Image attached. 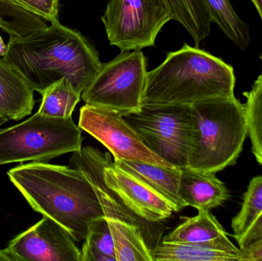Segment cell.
Wrapping results in <instances>:
<instances>
[{
    "label": "cell",
    "instance_id": "e0dca14e",
    "mask_svg": "<svg viewBox=\"0 0 262 261\" xmlns=\"http://www.w3.org/2000/svg\"><path fill=\"white\" fill-rule=\"evenodd\" d=\"M172 20L178 21L189 32L199 47L211 32L212 21L203 0H163Z\"/></svg>",
    "mask_w": 262,
    "mask_h": 261
},
{
    "label": "cell",
    "instance_id": "8992f818",
    "mask_svg": "<svg viewBox=\"0 0 262 261\" xmlns=\"http://www.w3.org/2000/svg\"><path fill=\"white\" fill-rule=\"evenodd\" d=\"M123 116L151 151L176 168L187 167L196 135L190 105H143Z\"/></svg>",
    "mask_w": 262,
    "mask_h": 261
},
{
    "label": "cell",
    "instance_id": "4fadbf2b",
    "mask_svg": "<svg viewBox=\"0 0 262 261\" xmlns=\"http://www.w3.org/2000/svg\"><path fill=\"white\" fill-rule=\"evenodd\" d=\"M198 211V215L194 217L180 218L183 222L163 237L161 242L210 245L220 251L244 256L243 251L229 240L228 233L209 210Z\"/></svg>",
    "mask_w": 262,
    "mask_h": 261
},
{
    "label": "cell",
    "instance_id": "44dd1931",
    "mask_svg": "<svg viewBox=\"0 0 262 261\" xmlns=\"http://www.w3.org/2000/svg\"><path fill=\"white\" fill-rule=\"evenodd\" d=\"M40 93L42 98L38 112L52 117H71L81 98V92L66 78L51 84Z\"/></svg>",
    "mask_w": 262,
    "mask_h": 261
},
{
    "label": "cell",
    "instance_id": "8fae6325",
    "mask_svg": "<svg viewBox=\"0 0 262 261\" xmlns=\"http://www.w3.org/2000/svg\"><path fill=\"white\" fill-rule=\"evenodd\" d=\"M111 159L112 155L108 152L101 153L98 149L87 146L82 147L80 151L73 153L70 163L81 170L92 184L105 219L121 221L140 227L143 230L146 243L150 248L149 242L157 238L156 223L146 222L131 212L118 195L104 182V167Z\"/></svg>",
    "mask_w": 262,
    "mask_h": 261
},
{
    "label": "cell",
    "instance_id": "4316f807",
    "mask_svg": "<svg viewBox=\"0 0 262 261\" xmlns=\"http://www.w3.org/2000/svg\"><path fill=\"white\" fill-rule=\"evenodd\" d=\"M262 241V213L247 232L236 241L239 248L243 251L251 245Z\"/></svg>",
    "mask_w": 262,
    "mask_h": 261
},
{
    "label": "cell",
    "instance_id": "4dcf8cb0",
    "mask_svg": "<svg viewBox=\"0 0 262 261\" xmlns=\"http://www.w3.org/2000/svg\"><path fill=\"white\" fill-rule=\"evenodd\" d=\"M252 2L253 3V4L255 5L257 10H258L262 21V0H252Z\"/></svg>",
    "mask_w": 262,
    "mask_h": 261
},
{
    "label": "cell",
    "instance_id": "7c38bea8",
    "mask_svg": "<svg viewBox=\"0 0 262 261\" xmlns=\"http://www.w3.org/2000/svg\"><path fill=\"white\" fill-rule=\"evenodd\" d=\"M104 179L131 212L146 222L158 223L175 212L166 198L134 173L115 165L112 159L104 167Z\"/></svg>",
    "mask_w": 262,
    "mask_h": 261
},
{
    "label": "cell",
    "instance_id": "83f0119b",
    "mask_svg": "<svg viewBox=\"0 0 262 261\" xmlns=\"http://www.w3.org/2000/svg\"><path fill=\"white\" fill-rule=\"evenodd\" d=\"M246 261H262V241L243 250Z\"/></svg>",
    "mask_w": 262,
    "mask_h": 261
},
{
    "label": "cell",
    "instance_id": "52a82bcc",
    "mask_svg": "<svg viewBox=\"0 0 262 261\" xmlns=\"http://www.w3.org/2000/svg\"><path fill=\"white\" fill-rule=\"evenodd\" d=\"M147 61L141 51H124L101 65L81 93L89 105L116 110L121 114L137 112L143 105Z\"/></svg>",
    "mask_w": 262,
    "mask_h": 261
},
{
    "label": "cell",
    "instance_id": "6da1fadb",
    "mask_svg": "<svg viewBox=\"0 0 262 261\" xmlns=\"http://www.w3.org/2000/svg\"><path fill=\"white\" fill-rule=\"evenodd\" d=\"M3 58L38 93L63 78L82 93L102 65L94 44L60 22L26 36L10 37Z\"/></svg>",
    "mask_w": 262,
    "mask_h": 261
},
{
    "label": "cell",
    "instance_id": "30bf717a",
    "mask_svg": "<svg viewBox=\"0 0 262 261\" xmlns=\"http://www.w3.org/2000/svg\"><path fill=\"white\" fill-rule=\"evenodd\" d=\"M7 249L18 261H81L73 238L46 216L11 241Z\"/></svg>",
    "mask_w": 262,
    "mask_h": 261
},
{
    "label": "cell",
    "instance_id": "3957f363",
    "mask_svg": "<svg viewBox=\"0 0 262 261\" xmlns=\"http://www.w3.org/2000/svg\"><path fill=\"white\" fill-rule=\"evenodd\" d=\"M235 85L232 66L185 44L148 72L143 105H192L210 98H232Z\"/></svg>",
    "mask_w": 262,
    "mask_h": 261
},
{
    "label": "cell",
    "instance_id": "d4e9b609",
    "mask_svg": "<svg viewBox=\"0 0 262 261\" xmlns=\"http://www.w3.org/2000/svg\"><path fill=\"white\" fill-rule=\"evenodd\" d=\"M262 213V176L253 178L243 196L241 209L232 219L235 240L244 235Z\"/></svg>",
    "mask_w": 262,
    "mask_h": 261
},
{
    "label": "cell",
    "instance_id": "603a6c76",
    "mask_svg": "<svg viewBox=\"0 0 262 261\" xmlns=\"http://www.w3.org/2000/svg\"><path fill=\"white\" fill-rule=\"evenodd\" d=\"M81 261H117L115 243L105 217L89 222Z\"/></svg>",
    "mask_w": 262,
    "mask_h": 261
},
{
    "label": "cell",
    "instance_id": "1f68e13d",
    "mask_svg": "<svg viewBox=\"0 0 262 261\" xmlns=\"http://www.w3.org/2000/svg\"><path fill=\"white\" fill-rule=\"evenodd\" d=\"M8 121H9V119L5 115H3V113H0V127L3 126V124H6Z\"/></svg>",
    "mask_w": 262,
    "mask_h": 261
},
{
    "label": "cell",
    "instance_id": "d6a6232c",
    "mask_svg": "<svg viewBox=\"0 0 262 261\" xmlns=\"http://www.w3.org/2000/svg\"><path fill=\"white\" fill-rule=\"evenodd\" d=\"M260 58H261V61H262V53H261V57H260Z\"/></svg>",
    "mask_w": 262,
    "mask_h": 261
},
{
    "label": "cell",
    "instance_id": "2e32d148",
    "mask_svg": "<svg viewBox=\"0 0 262 261\" xmlns=\"http://www.w3.org/2000/svg\"><path fill=\"white\" fill-rule=\"evenodd\" d=\"M114 163L128 170L166 198L173 207L175 212L186 208V204L179 196L181 170L165 167L140 161L115 159Z\"/></svg>",
    "mask_w": 262,
    "mask_h": 261
},
{
    "label": "cell",
    "instance_id": "7402d4cb",
    "mask_svg": "<svg viewBox=\"0 0 262 261\" xmlns=\"http://www.w3.org/2000/svg\"><path fill=\"white\" fill-rule=\"evenodd\" d=\"M47 26L44 18L15 0H0V28L9 37L26 36Z\"/></svg>",
    "mask_w": 262,
    "mask_h": 261
},
{
    "label": "cell",
    "instance_id": "ac0fdd59",
    "mask_svg": "<svg viewBox=\"0 0 262 261\" xmlns=\"http://www.w3.org/2000/svg\"><path fill=\"white\" fill-rule=\"evenodd\" d=\"M107 221L115 243L117 261H154L152 251L140 227L121 221Z\"/></svg>",
    "mask_w": 262,
    "mask_h": 261
},
{
    "label": "cell",
    "instance_id": "ffe728a7",
    "mask_svg": "<svg viewBox=\"0 0 262 261\" xmlns=\"http://www.w3.org/2000/svg\"><path fill=\"white\" fill-rule=\"evenodd\" d=\"M212 22L229 39L245 51L250 44V28L241 19L229 0H203Z\"/></svg>",
    "mask_w": 262,
    "mask_h": 261
},
{
    "label": "cell",
    "instance_id": "484cf974",
    "mask_svg": "<svg viewBox=\"0 0 262 261\" xmlns=\"http://www.w3.org/2000/svg\"><path fill=\"white\" fill-rule=\"evenodd\" d=\"M29 10L49 21L51 24L59 22V0H15Z\"/></svg>",
    "mask_w": 262,
    "mask_h": 261
},
{
    "label": "cell",
    "instance_id": "9a60e30c",
    "mask_svg": "<svg viewBox=\"0 0 262 261\" xmlns=\"http://www.w3.org/2000/svg\"><path fill=\"white\" fill-rule=\"evenodd\" d=\"M34 90L24 77L3 58H0V113L20 121L32 113Z\"/></svg>",
    "mask_w": 262,
    "mask_h": 261
},
{
    "label": "cell",
    "instance_id": "5b68a950",
    "mask_svg": "<svg viewBox=\"0 0 262 261\" xmlns=\"http://www.w3.org/2000/svg\"><path fill=\"white\" fill-rule=\"evenodd\" d=\"M81 130L69 118L52 117L37 112L17 125L0 130V165L48 162L82 149Z\"/></svg>",
    "mask_w": 262,
    "mask_h": 261
},
{
    "label": "cell",
    "instance_id": "7a4b0ae2",
    "mask_svg": "<svg viewBox=\"0 0 262 261\" xmlns=\"http://www.w3.org/2000/svg\"><path fill=\"white\" fill-rule=\"evenodd\" d=\"M8 176L35 211L61 225L75 242L85 240L91 221L104 217L92 184L75 167L33 162L12 169Z\"/></svg>",
    "mask_w": 262,
    "mask_h": 261
},
{
    "label": "cell",
    "instance_id": "f546056e",
    "mask_svg": "<svg viewBox=\"0 0 262 261\" xmlns=\"http://www.w3.org/2000/svg\"><path fill=\"white\" fill-rule=\"evenodd\" d=\"M6 50H7V44H5L1 35H0V58H3V57L5 56Z\"/></svg>",
    "mask_w": 262,
    "mask_h": 261
},
{
    "label": "cell",
    "instance_id": "ba28073f",
    "mask_svg": "<svg viewBox=\"0 0 262 261\" xmlns=\"http://www.w3.org/2000/svg\"><path fill=\"white\" fill-rule=\"evenodd\" d=\"M101 20L111 45L124 52L155 45L172 18L163 0H109Z\"/></svg>",
    "mask_w": 262,
    "mask_h": 261
},
{
    "label": "cell",
    "instance_id": "d6986e66",
    "mask_svg": "<svg viewBox=\"0 0 262 261\" xmlns=\"http://www.w3.org/2000/svg\"><path fill=\"white\" fill-rule=\"evenodd\" d=\"M154 261H246L244 256L220 251L210 245L159 242L152 251Z\"/></svg>",
    "mask_w": 262,
    "mask_h": 261
},
{
    "label": "cell",
    "instance_id": "277c9868",
    "mask_svg": "<svg viewBox=\"0 0 262 261\" xmlns=\"http://www.w3.org/2000/svg\"><path fill=\"white\" fill-rule=\"evenodd\" d=\"M190 106L196 135L187 168L217 173L236 164L248 136L245 104L232 97L203 100Z\"/></svg>",
    "mask_w": 262,
    "mask_h": 261
},
{
    "label": "cell",
    "instance_id": "5bb4252c",
    "mask_svg": "<svg viewBox=\"0 0 262 261\" xmlns=\"http://www.w3.org/2000/svg\"><path fill=\"white\" fill-rule=\"evenodd\" d=\"M179 196L186 206L197 210H210L223 205L229 199L226 185L215 173L182 169Z\"/></svg>",
    "mask_w": 262,
    "mask_h": 261
},
{
    "label": "cell",
    "instance_id": "cb8c5ba5",
    "mask_svg": "<svg viewBox=\"0 0 262 261\" xmlns=\"http://www.w3.org/2000/svg\"><path fill=\"white\" fill-rule=\"evenodd\" d=\"M246 98L248 136L252 142V151L257 162L262 165V73L255 80Z\"/></svg>",
    "mask_w": 262,
    "mask_h": 261
},
{
    "label": "cell",
    "instance_id": "f1b7e54d",
    "mask_svg": "<svg viewBox=\"0 0 262 261\" xmlns=\"http://www.w3.org/2000/svg\"><path fill=\"white\" fill-rule=\"evenodd\" d=\"M0 261H18V259L7 248H6V249L0 250Z\"/></svg>",
    "mask_w": 262,
    "mask_h": 261
},
{
    "label": "cell",
    "instance_id": "9c48e42d",
    "mask_svg": "<svg viewBox=\"0 0 262 261\" xmlns=\"http://www.w3.org/2000/svg\"><path fill=\"white\" fill-rule=\"evenodd\" d=\"M78 127L99 141L115 159L174 167L151 151L134 127L116 110L85 104L80 110Z\"/></svg>",
    "mask_w": 262,
    "mask_h": 261
}]
</instances>
